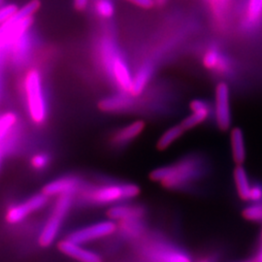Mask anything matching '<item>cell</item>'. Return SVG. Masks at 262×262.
I'll return each instance as SVG.
<instances>
[{
  "label": "cell",
  "instance_id": "cell-23",
  "mask_svg": "<svg viewBox=\"0 0 262 262\" xmlns=\"http://www.w3.org/2000/svg\"><path fill=\"white\" fill-rule=\"evenodd\" d=\"M244 219L249 222H262V202L253 203L246 207L242 212Z\"/></svg>",
  "mask_w": 262,
  "mask_h": 262
},
{
  "label": "cell",
  "instance_id": "cell-1",
  "mask_svg": "<svg viewBox=\"0 0 262 262\" xmlns=\"http://www.w3.org/2000/svg\"><path fill=\"white\" fill-rule=\"evenodd\" d=\"M204 162L198 156H187L178 161L154 169L150 173L152 182L167 189H181L190 186L202 176Z\"/></svg>",
  "mask_w": 262,
  "mask_h": 262
},
{
  "label": "cell",
  "instance_id": "cell-29",
  "mask_svg": "<svg viewBox=\"0 0 262 262\" xmlns=\"http://www.w3.org/2000/svg\"><path fill=\"white\" fill-rule=\"evenodd\" d=\"M249 201H252L253 203L262 202V186L260 184L252 185Z\"/></svg>",
  "mask_w": 262,
  "mask_h": 262
},
{
  "label": "cell",
  "instance_id": "cell-33",
  "mask_svg": "<svg viewBox=\"0 0 262 262\" xmlns=\"http://www.w3.org/2000/svg\"><path fill=\"white\" fill-rule=\"evenodd\" d=\"M197 262H213L211 259H209V258H203V259H200V260H198Z\"/></svg>",
  "mask_w": 262,
  "mask_h": 262
},
{
  "label": "cell",
  "instance_id": "cell-16",
  "mask_svg": "<svg viewBox=\"0 0 262 262\" xmlns=\"http://www.w3.org/2000/svg\"><path fill=\"white\" fill-rule=\"evenodd\" d=\"M154 72V68L150 62H146L140 66L136 74L132 79L130 94L134 97H138L144 93L145 89L149 84Z\"/></svg>",
  "mask_w": 262,
  "mask_h": 262
},
{
  "label": "cell",
  "instance_id": "cell-28",
  "mask_svg": "<svg viewBox=\"0 0 262 262\" xmlns=\"http://www.w3.org/2000/svg\"><path fill=\"white\" fill-rule=\"evenodd\" d=\"M18 10L19 7L14 3H8L1 6L0 7V26L9 21L10 19L16 15Z\"/></svg>",
  "mask_w": 262,
  "mask_h": 262
},
{
  "label": "cell",
  "instance_id": "cell-18",
  "mask_svg": "<svg viewBox=\"0 0 262 262\" xmlns=\"http://www.w3.org/2000/svg\"><path fill=\"white\" fill-rule=\"evenodd\" d=\"M233 178L238 196L243 201H249L252 185L243 165H236L233 172Z\"/></svg>",
  "mask_w": 262,
  "mask_h": 262
},
{
  "label": "cell",
  "instance_id": "cell-26",
  "mask_svg": "<svg viewBox=\"0 0 262 262\" xmlns=\"http://www.w3.org/2000/svg\"><path fill=\"white\" fill-rule=\"evenodd\" d=\"M95 10L98 16L102 18H111L114 15V5L110 0H96Z\"/></svg>",
  "mask_w": 262,
  "mask_h": 262
},
{
  "label": "cell",
  "instance_id": "cell-3",
  "mask_svg": "<svg viewBox=\"0 0 262 262\" xmlns=\"http://www.w3.org/2000/svg\"><path fill=\"white\" fill-rule=\"evenodd\" d=\"M24 91L30 120L36 124H43L47 120V101L43 90L42 77L38 69H30L26 74Z\"/></svg>",
  "mask_w": 262,
  "mask_h": 262
},
{
  "label": "cell",
  "instance_id": "cell-2",
  "mask_svg": "<svg viewBox=\"0 0 262 262\" xmlns=\"http://www.w3.org/2000/svg\"><path fill=\"white\" fill-rule=\"evenodd\" d=\"M140 193V187L133 183H110L96 187H85L81 192L86 203L96 206H113L127 202L139 196Z\"/></svg>",
  "mask_w": 262,
  "mask_h": 262
},
{
  "label": "cell",
  "instance_id": "cell-31",
  "mask_svg": "<svg viewBox=\"0 0 262 262\" xmlns=\"http://www.w3.org/2000/svg\"><path fill=\"white\" fill-rule=\"evenodd\" d=\"M89 0H74V7L77 11H84L88 7Z\"/></svg>",
  "mask_w": 262,
  "mask_h": 262
},
{
  "label": "cell",
  "instance_id": "cell-14",
  "mask_svg": "<svg viewBox=\"0 0 262 262\" xmlns=\"http://www.w3.org/2000/svg\"><path fill=\"white\" fill-rule=\"evenodd\" d=\"M134 96L127 93L113 94L100 100L98 107L106 113H122L130 110L134 106Z\"/></svg>",
  "mask_w": 262,
  "mask_h": 262
},
{
  "label": "cell",
  "instance_id": "cell-21",
  "mask_svg": "<svg viewBox=\"0 0 262 262\" xmlns=\"http://www.w3.org/2000/svg\"><path fill=\"white\" fill-rule=\"evenodd\" d=\"M28 31L24 34L21 37L19 38L17 41L14 42V44L11 47V52L13 54V58L15 63L21 64L23 61L27 58L29 49H30V40H29Z\"/></svg>",
  "mask_w": 262,
  "mask_h": 262
},
{
  "label": "cell",
  "instance_id": "cell-32",
  "mask_svg": "<svg viewBox=\"0 0 262 262\" xmlns=\"http://www.w3.org/2000/svg\"><path fill=\"white\" fill-rule=\"evenodd\" d=\"M253 262H262V247H260L258 253L253 258Z\"/></svg>",
  "mask_w": 262,
  "mask_h": 262
},
{
  "label": "cell",
  "instance_id": "cell-20",
  "mask_svg": "<svg viewBox=\"0 0 262 262\" xmlns=\"http://www.w3.org/2000/svg\"><path fill=\"white\" fill-rule=\"evenodd\" d=\"M18 120V116L14 112H6L0 115V145L12 135Z\"/></svg>",
  "mask_w": 262,
  "mask_h": 262
},
{
  "label": "cell",
  "instance_id": "cell-8",
  "mask_svg": "<svg viewBox=\"0 0 262 262\" xmlns=\"http://www.w3.org/2000/svg\"><path fill=\"white\" fill-rule=\"evenodd\" d=\"M215 120L220 130H229L231 127L230 91L228 84L225 82H221L215 86Z\"/></svg>",
  "mask_w": 262,
  "mask_h": 262
},
{
  "label": "cell",
  "instance_id": "cell-37",
  "mask_svg": "<svg viewBox=\"0 0 262 262\" xmlns=\"http://www.w3.org/2000/svg\"><path fill=\"white\" fill-rule=\"evenodd\" d=\"M4 5V0H0V7Z\"/></svg>",
  "mask_w": 262,
  "mask_h": 262
},
{
  "label": "cell",
  "instance_id": "cell-19",
  "mask_svg": "<svg viewBox=\"0 0 262 262\" xmlns=\"http://www.w3.org/2000/svg\"><path fill=\"white\" fill-rule=\"evenodd\" d=\"M186 130L183 128L181 124L169 127L168 129L164 131V133L159 137L157 148L159 150H165L168 149L171 145H173L176 141L180 139Z\"/></svg>",
  "mask_w": 262,
  "mask_h": 262
},
{
  "label": "cell",
  "instance_id": "cell-6",
  "mask_svg": "<svg viewBox=\"0 0 262 262\" xmlns=\"http://www.w3.org/2000/svg\"><path fill=\"white\" fill-rule=\"evenodd\" d=\"M117 230L118 224L112 220H107L76 229L68 235L67 239L74 243L84 245L108 237L114 234Z\"/></svg>",
  "mask_w": 262,
  "mask_h": 262
},
{
  "label": "cell",
  "instance_id": "cell-30",
  "mask_svg": "<svg viewBox=\"0 0 262 262\" xmlns=\"http://www.w3.org/2000/svg\"><path fill=\"white\" fill-rule=\"evenodd\" d=\"M132 4L143 8V9H150L155 6V0H125Z\"/></svg>",
  "mask_w": 262,
  "mask_h": 262
},
{
  "label": "cell",
  "instance_id": "cell-10",
  "mask_svg": "<svg viewBox=\"0 0 262 262\" xmlns=\"http://www.w3.org/2000/svg\"><path fill=\"white\" fill-rule=\"evenodd\" d=\"M107 215L109 220H112L117 224L141 221L145 215V208L140 205L122 202L110 207L107 212Z\"/></svg>",
  "mask_w": 262,
  "mask_h": 262
},
{
  "label": "cell",
  "instance_id": "cell-15",
  "mask_svg": "<svg viewBox=\"0 0 262 262\" xmlns=\"http://www.w3.org/2000/svg\"><path fill=\"white\" fill-rule=\"evenodd\" d=\"M145 122L142 120H137L129 122L126 125L122 126L113 135V144L117 147H123L128 145L132 141L138 138L145 129Z\"/></svg>",
  "mask_w": 262,
  "mask_h": 262
},
{
  "label": "cell",
  "instance_id": "cell-36",
  "mask_svg": "<svg viewBox=\"0 0 262 262\" xmlns=\"http://www.w3.org/2000/svg\"><path fill=\"white\" fill-rule=\"evenodd\" d=\"M237 262H253V258L252 259H246V260H241V261Z\"/></svg>",
  "mask_w": 262,
  "mask_h": 262
},
{
  "label": "cell",
  "instance_id": "cell-9",
  "mask_svg": "<svg viewBox=\"0 0 262 262\" xmlns=\"http://www.w3.org/2000/svg\"><path fill=\"white\" fill-rule=\"evenodd\" d=\"M49 197L46 196L43 192L34 194L23 203L9 207L5 214V221L9 225H18L25 221L30 214L37 212L43 207L46 206Z\"/></svg>",
  "mask_w": 262,
  "mask_h": 262
},
{
  "label": "cell",
  "instance_id": "cell-35",
  "mask_svg": "<svg viewBox=\"0 0 262 262\" xmlns=\"http://www.w3.org/2000/svg\"><path fill=\"white\" fill-rule=\"evenodd\" d=\"M259 243H260V247H262V228L261 232H260V238H259Z\"/></svg>",
  "mask_w": 262,
  "mask_h": 262
},
{
  "label": "cell",
  "instance_id": "cell-13",
  "mask_svg": "<svg viewBox=\"0 0 262 262\" xmlns=\"http://www.w3.org/2000/svg\"><path fill=\"white\" fill-rule=\"evenodd\" d=\"M191 114L188 115L186 119L180 124L185 130H190L195 128L201 123L206 122L211 115V107L208 102L202 99H194L189 104Z\"/></svg>",
  "mask_w": 262,
  "mask_h": 262
},
{
  "label": "cell",
  "instance_id": "cell-24",
  "mask_svg": "<svg viewBox=\"0 0 262 262\" xmlns=\"http://www.w3.org/2000/svg\"><path fill=\"white\" fill-rule=\"evenodd\" d=\"M121 228H122V233L130 237H138L139 235L143 232V223L141 221H133V222H126V223H121Z\"/></svg>",
  "mask_w": 262,
  "mask_h": 262
},
{
  "label": "cell",
  "instance_id": "cell-17",
  "mask_svg": "<svg viewBox=\"0 0 262 262\" xmlns=\"http://www.w3.org/2000/svg\"><path fill=\"white\" fill-rule=\"evenodd\" d=\"M230 145L232 159L236 165H243L246 160V145L243 130L239 127H234L230 130Z\"/></svg>",
  "mask_w": 262,
  "mask_h": 262
},
{
  "label": "cell",
  "instance_id": "cell-4",
  "mask_svg": "<svg viewBox=\"0 0 262 262\" xmlns=\"http://www.w3.org/2000/svg\"><path fill=\"white\" fill-rule=\"evenodd\" d=\"M73 203L74 196L63 195L57 197L53 211L38 237V244L42 248H48L56 241Z\"/></svg>",
  "mask_w": 262,
  "mask_h": 262
},
{
  "label": "cell",
  "instance_id": "cell-25",
  "mask_svg": "<svg viewBox=\"0 0 262 262\" xmlns=\"http://www.w3.org/2000/svg\"><path fill=\"white\" fill-rule=\"evenodd\" d=\"M248 19L251 23L259 20L262 16V0H250L247 10Z\"/></svg>",
  "mask_w": 262,
  "mask_h": 262
},
{
  "label": "cell",
  "instance_id": "cell-27",
  "mask_svg": "<svg viewBox=\"0 0 262 262\" xmlns=\"http://www.w3.org/2000/svg\"><path fill=\"white\" fill-rule=\"evenodd\" d=\"M51 158L46 152H37L30 159V165L32 168L41 171L47 168L50 164Z\"/></svg>",
  "mask_w": 262,
  "mask_h": 262
},
{
  "label": "cell",
  "instance_id": "cell-22",
  "mask_svg": "<svg viewBox=\"0 0 262 262\" xmlns=\"http://www.w3.org/2000/svg\"><path fill=\"white\" fill-rule=\"evenodd\" d=\"M203 64L210 70L217 69L220 71H223L225 69L224 60L220 53L215 49H210L207 51L205 56L203 57Z\"/></svg>",
  "mask_w": 262,
  "mask_h": 262
},
{
  "label": "cell",
  "instance_id": "cell-12",
  "mask_svg": "<svg viewBox=\"0 0 262 262\" xmlns=\"http://www.w3.org/2000/svg\"><path fill=\"white\" fill-rule=\"evenodd\" d=\"M58 250L78 262H103L100 254L88 250L83 245L74 243L67 238L58 243Z\"/></svg>",
  "mask_w": 262,
  "mask_h": 262
},
{
  "label": "cell",
  "instance_id": "cell-34",
  "mask_svg": "<svg viewBox=\"0 0 262 262\" xmlns=\"http://www.w3.org/2000/svg\"><path fill=\"white\" fill-rule=\"evenodd\" d=\"M2 159H3V150L0 149V166H1V162H2Z\"/></svg>",
  "mask_w": 262,
  "mask_h": 262
},
{
  "label": "cell",
  "instance_id": "cell-11",
  "mask_svg": "<svg viewBox=\"0 0 262 262\" xmlns=\"http://www.w3.org/2000/svg\"><path fill=\"white\" fill-rule=\"evenodd\" d=\"M152 262H192L185 251L167 244H156L150 248Z\"/></svg>",
  "mask_w": 262,
  "mask_h": 262
},
{
  "label": "cell",
  "instance_id": "cell-5",
  "mask_svg": "<svg viewBox=\"0 0 262 262\" xmlns=\"http://www.w3.org/2000/svg\"><path fill=\"white\" fill-rule=\"evenodd\" d=\"M104 61L107 70L110 71L115 82L123 93L130 94L132 79L130 71L122 57L118 56L114 49L105 46L103 49Z\"/></svg>",
  "mask_w": 262,
  "mask_h": 262
},
{
  "label": "cell",
  "instance_id": "cell-7",
  "mask_svg": "<svg viewBox=\"0 0 262 262\" xmlns=\"http://www.w3.org/2000/svg\"><path fill=\"white\" fill-rule=\"evenodd\" d=\"M85 187L84 180L81 177L66 175L49 182L43 187L42 192L48 197L74 196L75 194L81 193Z\"/></svg>",
  "mask_w": 262,
  "mask_h": 262
}]
</instances>
